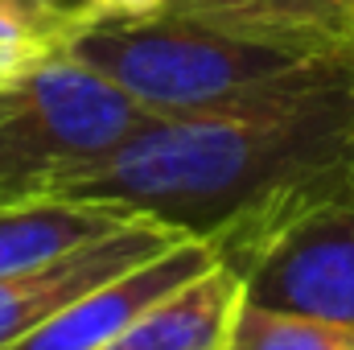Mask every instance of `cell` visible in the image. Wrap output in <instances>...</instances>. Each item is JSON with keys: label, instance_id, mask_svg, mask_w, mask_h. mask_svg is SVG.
I'll return each mask as SVG.
<instances>
[{"label": "cell", "instance_id": "obj_2", "mask_svg": "<svg viewBox=\"0 0 354 350\" xmlns=\"http://www.w3.org/2000/svg\"><path fill=\"white\" fill-rule=\"evenodd\" d=\"M153 116L235 107L292 87L338 58H305L248 42L169 8L153 17H95L66 50ZM351 62V58H346Z\"/></svg>", "mask_w": 354, "mask_h": 350}, {"label": "cell", "instance_id": "obj_7", "mask_svg": "<svg viewBox=\"0 0 354 350\" xmlns=\"http://www.w3.org/2000/svg\"><path fill=\"white\" fill-rule=\"evenodd\" d=\"M165 8L305 58H351L354 0H169Z\"/></svg>", "mask_w": 354, "mask_h": 350}, {"label": "cell", "instance_id": "obj_5", "mask_svg": "<svg viewBox=\"0 0 354 350\" xmlns=\"http://www.w3.org/2000/svg\"><path fill=\"white\" fill-rule=\"evenodd\" d=\"M181 239H189V235L169 227V223L128 219L115 231L91 239V243L58 256V260L0 276V350H12L41 322H50L58 309L79 301L95 284L165 256Z\"/></svg>", "mask_w": 354, "mask_h": 350}, {"label": "cell", "instance_id": "obj_12", "mask_svg": "<svg viewBox=\"0 0 354 350\" xmlns=\"http://www.w3.org/2000/svg\"><path fill=\"white\" fill-rule=\"evenodd\" d=\"M91 17H153L169 0H83Z\"/></svg>", "mask_w": 354, "mask_h": 350}, {"label": "cell", "instance_id": "obj_13", "mask_svg": "<svg viewBox=\"0 0 354 350\" xmlns=\"http://www.w3.org/2000/svg\"><path fill=\"white\" fill-rule=\"evenodd\" d=\"M351 71H354V42H351Z\"/></svg>", "mask_w": 354, "mask_h": 350}, {"label": "cell", "instance_id": "obj_6", "mask_svg": "<svg viewBox=\"0 0 354 350\" xmlns=\"http://www.w3.org/2000/svg\"><path fill=\"white\" fill-rule=\"evenodd\" d=\"M214 264H218V256L210 252V243L189 235L177 248H169L165 256L95 284L79 301L58 309L50 322H41L12 350H99L120 330H128L140 313L161 305L169 293H177L181 284H189L194 276H202Z\"/></svg>", "mask_w": 354, "mask_h": 350}, {"label": "cell", "instance_id": "obj_8", "mask_svg": "<svg viewBox=\"0 0 354 350\" xmlns=\"http://www.w3.org/2000/svg\"><path fill=\"white\" fill-rule=\"evenodd\" d=\"M239 301V276L227 264H214L169 293L161 305L140 313L128 330H120L99 350H223Z\"/></svg>", "mask_w": 354, "mask_h": 350}, {"label": "cell", "instance_id": "obj_10", "mask_svg": "<svg viewBox=\"0 0 354 350\" xmlns=\"http://www.w3.org/2000/svg\"><path fill=\"white\" fill-rule=\"evenodd\" d=\"M91 21L83 0H0V91L62 58Z\"/></svg>", "mask_w": 354, "mask_h": 350}, {"label": "cell", "instance_id": "obj_1", "mask_svg": "<svg viewBox=\"0 0 354 350\" xmlns=\"http://www.w3.org/2000/svg\"><path fill=\"white\" fill-rule=\"evenodd\" d=\"M351 157L354 71L338 58L235 107L153 116L107 157L54 181L46 198L99 202L210 243Z\"/></svg>", "mask_w": 354, "mask_h": 350}, {"label": "cell", "instance_id": "obj_11", "mask_svg": "<svg viewBox=\"0 0 354 350\" xmlns=\"http://www.w3.org/2000/svg\"><path fill=\"white\" fill-rule=\"evenodd\" d=\"M223 350H354V330L239 301Z\"/></svg>", "mask_w": 354, "mask_h": 350}, {"label": "cell", "instance_id": "obj_9", "mask_svg": "<svg viewBox=\"0 0 354 350\" xmlns=\"http://www.w3.org/2000/svg\"><path fill=\"white\" fill-rule=\"evenodd\" d=\"M132 214L75 198H12L0 202V276L50 264L91 239L115 231Z\"/></svg>", "mask_w": 354, "mask_h": 350}, {"label": "cell", "instance_id": "obj_3", "mask_svg": "<svg viewBox=\"0 0 354 350\" xmlns=\"http://www.w3.org/2000/svg\"><path fill=\"white\" fill-rule=\"evenodd\" d=\"M243 301L354 330V157L210 239Z\"/></svg>", "mask_w": 354, "mask_h": 350}, {"label": "cell", "instance_id": "obj_4", "mask_svg": "<svg viewBox=\"0 0 354 350\" xmlns=\"http://www.w3.org/2000/svg\"><path fill=\"white\" fill-rule=\"evenodd\" d=\"M153 120L99 71L62 54L0 91V202L46 198L66 174L120 149Z\"/></svg>", "mask_w": 354, "mask_h": 350}]
</instances>
